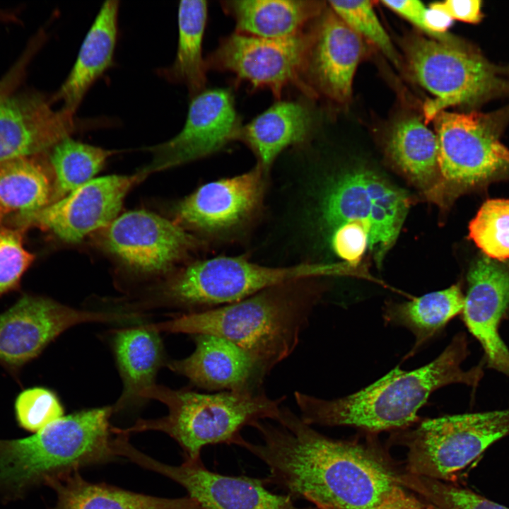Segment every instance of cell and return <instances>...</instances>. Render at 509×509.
<instances>
[{"instance_id": "obj_23", "label": "cell", "mask_w": 509, "mask_h": 509, "mask_svg": "<svg viewBox=\"0 0 509 509\" xmlns=\"http://www.w3.org/2000/svg\"><path fill=\"white\" fill-rule=\"evenodd\" d=\"M313 128L310 108L300 101H279L248 124L241 126L236 140L245 143L267 172L286 148L304 144Z\"/></svg>"}, {"instance_id": "obj_30", "label": "cell", "mask_w": 509, "mask_h": 509, "mask_svg": "<svg viewBox=\"0 0 509 509\" xmlns=\"http://www.w3.org/2000/svg\"><path fill=\"white\" fill-rule=\"evenodd\" d=\"M50 195L45 170L30 157L0 163V210L28 216L47 206Z\"/></svg>"}, {"instance_id": "obj_35", "label": "cell", "mask_w": 509, "mask_h": 509, "mask_svg": "<svg viewBox=\"0 0 509 509\" xmlns=\"http://www.w3.org/2000/svg\"><path fill=\"white\" fill-rule=\"evenodd\" d=\"M15 413L24 429L37 432L63 416V407L50 390L33 387L23 390L16 397Z\"/></svg>"}, {"instance_id": "obj_21", "label": "cell", "mask_w": 509, "mask_h": 509, "mask_svg": "<svg viewBox=\"0 0 509 509\" xmlns=\"http://www.w3.org/2000/svg\"><path fill=\"white\" fill-rule=\"evenodd\" d=\"M194 351L168 368L211 392L259 391L266 375L242 349L213 334H193Z\"/></svg>"}, {"instance_id": "obj_15", "label": "cell", "mask_w": 509, "mask_h": 509, "mask_svg": "<svg viewBox=\"0 0 509 509\" xmlns=\"http://www.w3.org/2000/svg\"><path fill=\"white\" fill-rule=\"evenodd\" d=\"M117 454L178 483L203 509H310L296 505L286 494L268 491L262 479L213 472L201 460L168 465L139 451L129 440L120 442Z\"/></svg>"}, {"instance_id": "obj_13", "label": "cell", "mask_w": 509, "mask_h": 509, "mask_svg": "<svg viewBox=\"0 0 509 509\" xmlns=\"http://www.w3.org/2000/svg\"><path fill=\"white\" fill-rule=\"evenodd\" d=\"M137 319L135 313L81 310L48 298L24 296L0 313V363L20 367L62 332L81 323Z\"/></svg>"}, {"instance_id": "obj_28", "label": "cell", "mask_w": 509, "mask_h": 509, "mask_svg": "<svg viewBox=\"0 0 509 509\" xmlns=\"http://www.w3.org/2000/svg\"><path fill=\"white\" fill-rule=\"evenodd\" d=\"M464 296L458 284L426 293L401 303L387 305L383 311L386 322L408 329L415 337L408 356L440 333L447 324L462 313Z\"/></svg>"}, {"instance_id": "obj_37", "label": "cell", "mask_w": 509, "mask_h": 509, "mask_svg": "<svg viewBox=\"0 0 509 509\" xmlns=\"http://www.w3.org/2000/svg\"><path fill=\"white\" fill-rule=\"evenodd\" d=\"M332 243L335 253L351 264H356L369 247L366 230L356 223H346L333 230Z\"/></svg>"}, {"instance_id": "obj_33", "label": "cell", "mask_w": 509, "mask_h": 509, "mask_svg": "<svg viewBox=\"0 0 509 509\" xmlns=\"http://www.w3.org/2000/svg\"><path fill=\"white\" fill-rule=\"evenodd\" d=\"M404 487L416 492L433 509H509L493 501L447 481L411 474L399 475Z\"/></svg>"}, {"instance_id": "obj_11", "label": "cell", "mask_w": 509, "mask_h": 509, "mask_svg": "<svg viewBox=\"0 0 509 509\" xmlns=\"http://www.w3.org/2000/svg\"><path fill=\"white\" fill-rule=\"evenodd\" d=\"M267 173L257 164L244 173L202 185L176 206L177 223L211 240L235 238L260 214Z\"/></svg>"}, {"instance_id": "obj_19", "label": "cell", "mask_w": 509, "mask_h": 509, "mask_svg": "<svg viewBox=\"0 0 509 509\" xmlns=\"http://www.w3.org/2000/svg\"><path fill=\"white\" fill-rule=\"evenodd\" d=\"M305 78L313 92L338 103L349 100L353 76L365 52L362 37L332 10L310 30Z\"/></svg>"}, {"instance_id": "obj_20", "label": "cell", "mask_w": 509, "mask_h": 509, "mask_svg": "<svg viewBox=\"0 0 509 509\" xmlns=\"http://www.w3.org/2000/svg\"><path fill=\"white\" fill-rule=\"evenodd\" d=\"M462 317L481 344L488 366L509 377V349L499 334L509 312V271L483 257L470 268Z\"/></svg>"}, {"instance_id": "obj_36", "label": "cell", "mask_w": 509, "mask_h": 509, "mask_svg": "<svg viewBox=\"0 0 509 509\" xmlns=\"http://www.w3.org/2000/svg\"><path fill=\"white\" fill-rule=\"evenodd\" d=\"M33 259L18 232L0 228V295L16 288Z\"/></svg>"}, {"instance_id": "obj_4", "label": "cell", "mask_w": 509, "mask_h": 509, "mask_svg": "<svg viewBox=\"0 0 509 509\" xmlns=\"http://www.w3.org/2000/svg\"><path fill=\"white\" fill-rule=\"evenodd\" d=\"M284 398L271 399L263 390L200 393L155 384L144 394V399L163 402L168 414L160 419L139 420L130 428L117 430L127 434L164 432L180 445L185 460L194 462L200 460L201 450L207 445L240 446L245 440L240 433L244 427L253 426L262 420L276 421Z\"/></svg>"}, {"instance_id": "obj_40", "label": "cell", "mask_w": 509, "mask_h": 509, "mask_svg": "<svg viewBox=\"0 0 509 509\" xmlns=\"http://www.w3.org/2000/svg\"><path fill=\"white\" fill-rule=\"evenodd\" d=\"M422 503L414 496L404 491L378 509H426V506Z\"/></svg>"}, {"instance_id": "obj_2", "label": "cell", "mask_w": 509, "mask_h": 509, "mask_svg": "<svg viewBox=\"0 0 509 509\" xmlns=\"http://www.w3.org/2000/svg\"><path fill=\"white\" fill-rule=\"evenodd\" d=\"M468 355L466 335L460 332L428 364L410 371L396 367L351 394L324 399L296 391L300 417L310 426H349L372 432L408 426L418 420V411L439 388L479 384L483 375L480 365L467 370L462 368Z\"/></svg>"}, {"instance_id": "obj_24", "label": "cell", "mask_w": 509, "mask_h": 509, "mask_svg": "<svg viewBox=\"0 0 509 509\" xmlns=\"http://www.w3.org/2000/svg\"><path fill=\"white\" fill-rule=\"evenodd\" d=\"M57 493L52 509H203L189 498H165L128 491L84 480L78 469L47 477Z\"/></svg>"}, {"instance_id": "obj_25", "label": "cell", "mask_w": 509, "mask_h": 509, "mask_svg": "<svg viewBox=\"0 0 509 509\" xmlns=\"http://www.w3.org/2000/svg\"><path fill=\"white\" fill-rule=\"evenodd\" d=\"M221 5L235 21V32L268 39L296 35L323 11L322 2L308 0H227Z\"/></svg>"}, {"instance_id": "obj_16", "label": "cell", "mask_w": 509, "mask_h": 509, "mask_svg": "<svg viewBox=\"0 0 509 509\" xmlns=\"http://www.w3.org/2000/svg\"><path fill=\"white\" fill-rule=\"evenodd\" d=\"M191 98L181 131L168 141L148 148L153 160L146 171L205 158L236 140L241 125L230 90L205 89Z\"/></svg>"}, {"instance_id": "obj_18", "label": "cell", "mask_w": 509, "mask_h": 509, "mask_svg": "<svg viewBox=\"0 0 509 509\" xmlns=\"http://www.w3.org/2000/svg\"><path fill=\"white\" fill-rule=\"evenodd\" d=\"M75 114L40 95L0 97V163L52 149L80 129Z\"/></svg>"}, {"instance_id": "obj_1", "label": "cell", "mask_w": 509, "mask_h": 509, "mask_svg": "<svg viewBox=\"0 0 509 509\" xmlns=\"http://www.w3.org/2000/svg\"><path fill=\"white\" fill-rule=\"evenodd\" d=\"M274 422L257 421L252 427L262 441L240 446L269 468L265 486L317 509H378L405 491L399 475L368 448L320 433L287 407Z\"/></svg>"}, {"instance_id": "obj_32", "label": "cell", "mask_w": 509, "mask_h": 509, "mask_svg": "<svg viewBox=\"0 0 509 509\" xmlns=\"http://www.w3.org/2000/svg\"><path fill=\"white\" fill-rule=\"evenodd\" d=\"M469 237L490 259H509V199L485 201L469 225Z\"/></svg>"}, {"instance_id": "obj_31", "label": "cell", "mask_w": 509, "mask_h": 509, "mask_svg": "<svg viewBox=\"0 0 509 509\" xmlns=\"http://www.w3.org/2000/svg\"><path fill=\"white\" fill-rule=\"evenodd\" d=\"M112 153V151L76 141L71 136L57 144L52 148L50 163L56 177L58 199L93 179Z\"/></svg>"}, {"instance_id": "obj_14", "label": "cell", "mask_w": 509, "mask_h": 509, "mask_svg": "<svg viewBox=\"0 0 509 509\" xmlns=\"http://www.w3.org/2000/svg\"><path fill=\"white\" fill-rule=\"evenodd\" d=\"M100 239L128 267L150 274L170 269L203 243L177 223L144 210L117 216L102 229Z\"/></svg>"}, {"instance_id": "obj_9", "label": "cell", "mask_w": 509, "mask_h": 509, "mask_svg": "<svg viewBox=\"0 0 509 509\" xmlns=\"http://www.w3.org/2000/svg\"><path fill=\"white\" fill-rule=\"evenodd\" d=\"M320 205L321 219L329 229L346 223L363 227L379 263L396 241L409 203L401 189L372 172L360 170L332 181Z\"/></svg>"}, {"instance_id": "obj_6", "label": "cell", "mask_w": 509, "mask_h": 509, "mask_svg": "<svg viewBox=\"0 0 509 509\" xmlns=\"http://www.w3.org/2000/svg\"><path fill=\"white\" fill-rule=\"evenodd\" d=\"M324 267L305 263L267 266L241 256H218L197 261L164 286L165 301L188 312L234 303L267 288L324 274Z\"/></svg>"}, {"instance_id": "obj_38", "label": "cell", "mask_w": 509, "mask_h": 509, "mask_svg": "<svg viewBox=\"0 0 509 509\" xmlns=\"http://www.w3.org/2000/svg\"><path fill=\"white\" fill-rule=\"evenodd\" d=\"M430 8L444 12L452 20L468 23H478L482 18L481 1L479 0H448L434 2Z\"/></svg>"}, {"instance_id": "obj_8", "label": "cell", "mask_w": 509, "mask_h": 509, "mask_svg": "<svg viewBox=\"0 0 509 509\" xmlns=\"http://www.w3.org/2000/svg\"><path fill=\"white\" fill-rule=\"evenodd\" d=\"M509 435V409L426 419L408 434L409 474L446 481Z\"/></svg>"}, {"instance_id": "obj_26", "label": "cell", "mask_w": 509, "mask_h": 509, "mask_svg": "<svg viewBox=\"0 0 509 509\" xmlns=\"http://www.w3.org/2000/svg\"><path fill=\"white\" fill-rule=\"evenodd\" d=\"M159 333L151 324L125 328L115 333L114 351L124 388L113 410L141 402L144 394L155 385V376L163 358Z\"/></svg>"}, {"instance_id": "obj_34", "label": "cell", "mask_w": 509, "mask_h": 509, "mask_svg": "<svg viewBox=\"0 0 509 509\" xmlns=\"http://www.w3.org/2000/svg\"><path fill=\"white\" fill-rule=\"evenodd\" d=\"M329 7L361 37L373 43L395 66L399 57L370 1H329Z\"/></svg>"}, {"instance_id": "obj_3", "label": "cell", "mask_w": 509, "mask_h": 509, "mask_svg": "<svg viewBox=\"0 0 509 509\" xmlns=\"http://www.w3.org/2000/svg\"><path fill=\"white\" fill-rule=\"evenodd\" d=\"M307 283L303 279L282 283L234 303L151 325L158 332L222 337L245 352L267 375L293 352L309 322L317 299Z\"/></svg>"}, {"instance_id": "obj_27", "label": "cell", "mask_w": 509, "mask_h": 509, "mask_svg": "<svg viewBox=\"0 0 509 509\" xmlns=\"http://www.w3.org/2000/svg\"><path fill=\"white\" fill-rule=\"evenodd\" d=\"M207 1H181L178 5L177 48L172 64L157 74L172 83L185 85L191 98L205 90L206 62L202 42L207 18Z\"/></svg>"}, {"instance_id": "obj_39", "label": "cell", "mask_w": 509, "mask_h": 509, "mask_svg": "<svg viewBox=\"0 0 509 509\" xmlns=\"http://www.w3.org/2000/svg\"><path fill=\"white\" fill-rule=\"evenodd\" d=\"M381 2L388 8L410 21L429 37L437 40L426 24L425 15L427 8L422 2L416 0L382 1Z\"/></svg>"}, {"instance_id": "obj_17", "label": "cell", "mask_w": 509, "mask_h": 509, "mask_svg": "<svg viewBox=\"0 0 509 509\" xmlns=\"http://www.w3.org/2000/svg\"><path fill=\"white\" fill-rule=\"evenodd\" d=\"M138 175L93 178L26 219L69 242L107 226L117 217Z\"/></svg>"}, {"instance_id": "obj_5", "label": "cell", "mask_w": 509, "mask_h": 509, "mask_svg": "<svg viewBox=\"0 0 509 509\" xmlns=\"http://www.w3.org/2000/svg\"><path fill=\"white\" fill-rule=\"evenodd\" d=\"M112 407L81 411L28 438L0 441V486L18 491L115 455L109 419Z\"/></svg>"}, {"instance_id": "obj_29", "label": "cell", "mask_w": 509, "mask_h": 509, "mask_svg": "<svg viewBox=\"0 0 509 509\" xmlns=\"http://www.w3.org/2000/svg\"><path fill=\"white\" fill-rule=\"evenodd\" d=\"M387 148L394 162L419 184L428 182L439 172L436 135L416 117L394 125Z\"/></svg>"}, {"instance_id": "obj_10", "label": "cell", "mask_w": 509, "mask_h": 509, "mask_svg": "<svg viewBox=\"0 0 509 509\" xmlns=\"http://www.w3.org/2000/svg\"><path fill=\"white\" fill-rule=\"evenodd\" d=\"M310 39V30L280 39L235 32L221 40L206 60V66L230 72L254 88H267L277 99L289 86L312 96L305 78Z\"/></svg>"}, {"instance_id": "obj_12", "label": "cell", "mask_w": 509, "mask_h": 509, "mask_svg": "<svg viewBox=\"0 0 509 509\" xmlns=\"http://www.w3.org/2000/svg\"><path fill=\"white\" fill-rule=\"evenodd\" d=\"M435 120L439 172L448 186L469 189L509 166V149L486 116L443 111Z\"/></svg>"}, {"instance_id": "obj_22", "label": "cell", "mask_w": 509, "mask_h": 509, "mask_svg": "<svg viewBox=\"0 0 509 509\" xmlns=\"http://www.w3.org/2000/svg\"><path fill=\"white\" fill-rule=\"evenodd\" d=\"M119 1H105L87 32L69 75L54 95L62 108L76 114L85 95L113 66L118 37Z\"/></svg>"}, {"instance_id": "obj_7", "label": "cell", "mask_w": 509, "mask_h": 509, "mask_svg": "<svg viewBox=\"0 0 509 509\" xmlns=\"http://www.w3.org/2000/svg\"><path fill=\"white\" fill-rule=\"evenodd\" d=\"M404 49L413 76L433 95L423 105L426 122L447 107L476 103L502 86L491 64L453 38L416 35L406 40Z\"/></svg>"}]
</instances>
